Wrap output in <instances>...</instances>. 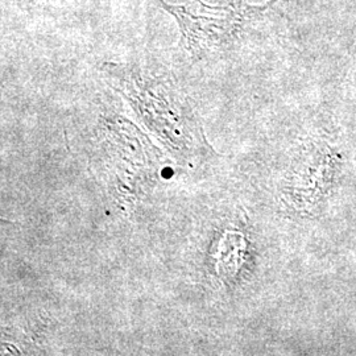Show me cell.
Wrapping results in <instances>:
<instances>
[{
    "instance_id": "6da1fadb",
    "label": "cell",
    "mask_w": 356,
    "mask_h": 356,
    "mask_svg": "<svg viewBox=\"0 0 356 356\" xmlns=\"http://www.w3.org/2000/svg\"><path fill=\"white\" fill-rule=\"evenodd\" d=\"M161 8L170 13L181 31V44L194 56L235 38L247 20L260 11L243 1L229 6H210L202 0H189L181 4H170L157 0Z\"/></svg>"
}]
</instances>
